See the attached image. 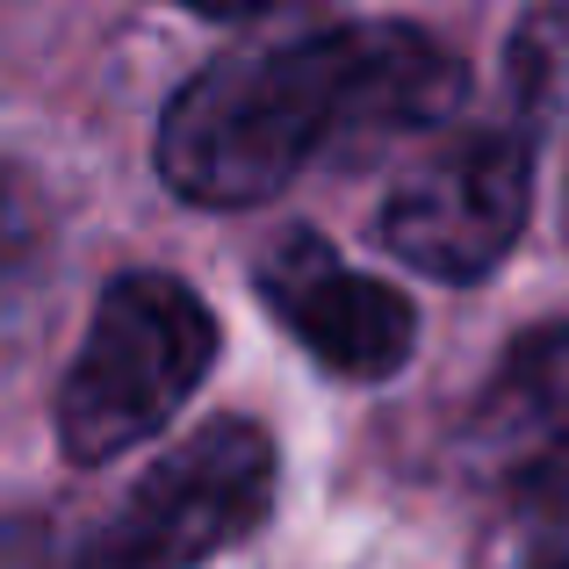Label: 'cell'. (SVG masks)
Masks as SVG:
<instances>
[{"label":"cell","instance_id":"7","mask_svg":"<svg viewBox=\"0 0 569 569\" xmlns=\"http://www.w3.org/2000/svg\"><path fill=\"white\" fill-rule=\"evenodd\" d=\"M483 569H569V498H519Z\"/></svg>","mask_w":569,"mask_h":569},{"label":"cell","instance_id":"4","mask_svg":"<svg viewBox=\"0 0 569 569\" xmlns=\"http://www.w3.org/2000/svg\"><path fill=\"white\" fill-rule=\"evenodd\" d=\"M527 202H533L527 144L505 130H469V138L440 144L382 202V246L418 274L476 281L519 246Z\"/></svg>","mask_w":569,"mask_h":569},{"label":"cell","instance_id":"5","mask_svg":"<svg viewBox=\"0 0 569 569\" xmlns=\"http://www.w3.org/2000/svg\"><path fill=\"white\" fill-rule=\"evenodd\" d=\"M260 296L332 376L376 382L411 361L418 310L389 281H368L318 231H289L260 252Z\"/></svg>","mask_w":569,"mask_h":569},{"label":"cell","instance_id":"6","mask_svg":"<svg viewBox=\"0 0 569 569\" xmlns=\"http://www.w3.org/2000/svg\"><path fill=\"white\" fill-rule=\"evenodd\" d=\"M461 461L505 498H569V325L527 332L461 418Z\"/></svg>","mask_w":569,"mask_h":569},{"label":"cell","instance_id":"3","mask_svg":"<svg viewBox=\"0 0 569 569\" xmlns=\"http://www.w3.org/2000/svg\"><path fill=\"white\" fill-rule=\"evenodd\" d=\"M274 440L246 418H209L130 483L72 569H194L238 548L274 505Z\"/></svg>","mask_w":569,"mask_h":569},{"label":"cell","instance_id":"1","mask_svg":"<svg viewBox=\"0 0 569 569\" xmlns=\"http://www.w3.org/2000/svg\"><path fill=\"white\" fill-rule=\"evenodd\" d=\"M461 101V66L411 22H347L238 43L159 116V173L202 209L274 202L332 144L426 130Z\"/></svg>","mask_w":569,"mask_h":569},{"label":"cell","instance_id":"2","mask_svg":"<svg viewBox=\"0 0 569 569\" xmlns=\"http://www.w3.org/2000/svg\"><path fill=\"white\" fill-rule=\"evenodd\" d=\"M217 361V318L173 274H123L101 289L94 325L58 389V440L80 469L144 447L202 389Z\"/></svg>","mask_w":569,"mask_h":569},{"label":"cell","instance_id":"8","mask_svg":"<svg viewBox=\"0 0 569 569\" xmlns=\"http://www.w3.org/2000/svg\"><path fill=\"white\" fill-rule=\"evenodd\" d=\"M0 569H72V562H58V533L43 519H0Z\"/></svg>","mask_w":569,"mask_h":569}]
</instances>
